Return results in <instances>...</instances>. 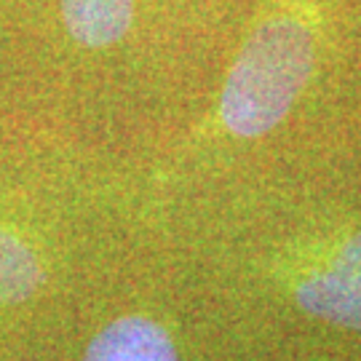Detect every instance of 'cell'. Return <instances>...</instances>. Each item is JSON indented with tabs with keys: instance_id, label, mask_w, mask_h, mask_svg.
Wrapping results in <instances>:
<instances>
[{
	"instance_id": "277c9868",
	"label": "cell",
	"mask_w": 361,
	"mask_h": 361,
	"mask_svg": "<svg viewBox=\"0 0 361 361\" xmlns=\"http://www.w3.org/2000/svg\"><path fill=\"white\" fill-rule=\"evenodd\" d=\"M62 16L75 43L104 49L126 35L134 0H62Z\"/></svg>"
},
{
	"instance_id": "3957f363",
	"label": "cell",
	"mask_w": 361,
	"mask_h": 361,
	"mask_svg": "<svg viewBox=\"0 0 361 361\" xmlns=\"http://www.w3.org/2000/svg\"><path fill=\"white\" fill-rule=\"evenodd\" d=\"M83 361H180L166 329L145 316L110 322L89 343Z\"/></svg>"
},
{
	"instance_id": "5b68a950",
	"label": "cell",
	"mask_w": 361,
	"mask_h": 361,
	"mask_svg": "<svg viewBox=\"0 0 361 361\" xmlns=\"http://www.w3.org/2000/svg\"><path fill=\"white\" fill-rule=\"evenodd\" d=\"M43 284V268L38 255L13 235L0 228V305H13L32 297Z\"/></svg>"
},
{
	"instance_id": "7a4b0ae2",
	"label": "cell",
	"mask_w": 361,
	"mask_h": 361,
	"mask_svg": "<svg viewBox=\"0 0 361 361\" xmlns=\"http://www.w3.org/2000/svg\"><path fill=\"white\" fill-rule=\"evenodd\" d=\"M297 305L335 326L361 332V233L297 284Z\"/></svg>"
},
{
	"instance_id": "6da1fadb",
	"label": "cell",
	"mask_w": 361,
	"mask_h": 361,
	"mask_svg": "<svg viewBox=\"0 0 361 361\" xmlns=\"http://www.w3.org/2000/svg\"><path fill=\"white\" fill-rule=\"evenodd\" d=\"M316 65L310 27L292 13L271 16L249 35L219 97V116L235 137L276 129L305 89Z\"/></svg>"
}]
</instances>
